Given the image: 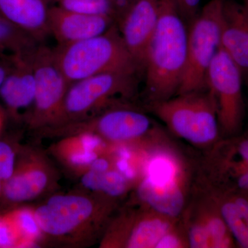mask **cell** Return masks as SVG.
Listing matches in <instances>:
<instances>
[{
	"label": "cell",
	"instance_id": "f1b7e54d",
	"mask_svg": "<svg viewBox=\"0 0 248 248\" xmlns=\"http://www.w3.org/2000/svg\"><path fill=\"white\" fill-rule=\"evenodd\" d=\"M114 10L115 21L128 6L138 0H110Z\"/></svg>",
	"mask_w": 248,
	"mask_h": 248
},
{
	"label": "cell",
	"instance_id": "7402d4cb",
	"mask_svg": "<svg viewBox=\"0 0 248 248\" xmlns=\"http://www.w3.org/2000/svg\"><path fill=\"white\" fill-rule=\"evenodd\" d=\"M39 44L22 29L0 17V55L27 53L33 50Z\"/></svg>",
	"mask_w": 248,
	"mask_h": 248
},
{
	"label": "cell",
	"instance_id": "603a6c76",
	"mask_svg": "<svg viewBox=\"0 0 248 248\" xmlns=\"http://www.w3.org/2000/svg\"><path fill=\"white\" fill-rule=\"evenodd\" d=\"M20 236V247L31 246L40 238L41 231L35 213L29 209H20L9 214Z\"/></svg>",
	"mask_w": 248,
	"mask_h": 248
},
{
	"label": "cell",
	"instance_id": "7c38bea8",
	"mask_svg": "<svg viewBox=\"0 0 248 248\" xmlns=\"http://www.w3.org/2000/svg\"><path fill=\"white\" fill-rule=\"evenodd\" d=\"M97 207L82 195H57L35 211L41 231L51 236H61L79 231L93 219Z\"/></svg>",
	"mask_w": 248,
	"mask_h": 248
},
{
	"label": "cell",
	"instance_id": "4316f807",
	"mask_svg": "<svg viewBox=\"0 0 248 248\" xmlns=\"http://www.w3.org/2000/svg\"><path fill=\"white\" fill-rule=\"evenodd\" d=\"M15 154L7 143L0 141V179L7 181L14 174Z\"/></svg>",
	"mask_w": 248,
	"mask_h": 248
},
{
	"label": "cell",
	"instance_id": "83f0119b",
	"mask_svg": "<svg viewBox=\"0 0 248 248\" xmlns=\"http://www.w3.org/2000/svg\"><path fill=\"white\" fill-rule=\"evenodd\" d=\"M184 22L190 23L199 13L202 0H173Z\"/></svg>",
	"mask_w": 248,
	"mask_h": 248
},
{
	"label": "cell",
	"instance_id": "e575fe53",
	"mask_svg": "<svg viewBox=\"0 0 248 248\" xmlns=\"http://www.w3.org/2000/svg\"><path fill=\"white\" fill-rule=\"evenodd\" d=\"M0 17H1V16H0ZM2 18H3V17H2Z\"/></svg>",
	"mask_w": 248,
	"mask_h": 248
},
{
	"label": "cell",
	"instance_id": "836d02e7",
	"mask_svg": "<svg viewBox=\"0 0 248 248\" xmlns=\"http://www.w3.org/2000/svg\"><path fill=\"white\" fill-rule=\"evenodd\" d=\"M245 9H246V8H245ZM246 11H247V12L248 13V10L246 9Z\"/></svg>",
	"mask_w": 248,
	"mask_h": 248
},
{
	"label": "cell",
	"instance_id": "1f68e13d",
	"mask_svg": "<svg viewBox=\"0 0 248 248\" xmlns=\"http://www.w3.org/2000/svg\"><path fill=\"white\" fill-rule=\"evenodd\" d=\"M3 123V119L2 116H1V114L0 113V129L1 128V125H2Z\"/></svg>",
	"mask_w": 248,
	"mask_h": 248
},
{
	"label": "cell",
	"instance_id": "9c48e42d",
	"mask_svg": "<svg viewBox=\"0 0 248 248\" xmlns=\"http://www.w3.org/2000/svg\"><path fill=\"white\" fill-rule=\"evenodd\" d=\"M59 128L95 134L114 145L143 144L161 131L144 112L116 105L86 120L60 125Z\"/></svg>",
	"mask_w": 248,
	"mask_h": 248
},
{
	"label": "cell",
	"instance_id": "7a4b0ae2",
	"mask_svg": "<svg viewBox=\"0 0 248 248\" xmlns=\"http://www.w3.org/2000/svg\"><path fill=\"white\" fill-rule=\"evenodd\" d=\"M173 0H159V16L145 61L148 104L177 94L187 55V29Z\"/></svg>",
	"mask_w": 248,
	"mask_h": 248
},
{
	"label": "cell",
	"instance_id": "d4e9b609",
	"mask_svg": "<svg viewBox=\"0 0 248 248\" xmlns=\"http://www.w3.org/2000/svg\"><path fill=\"white\" fill-rule=\"evenodd\" d=\"M20 236L10 215L0 217V247H20Z\"/></svg>",
	"mask_w": 248,
	"mask_h": 248
},
{
	"label": "cell",
	"instance_id": "ffe728a7",
	"mask_svg": "<svg viewBox=\"0 0 248 248\" xmlns=\"http://www.w3.org/2000/svg\"><path fill=\"white\" fill-rule=\"evenodd\" d=\"M203 159L217 164L248 166V128L239 135L221 138L215 146L204 152Z\"/></svg>",
	"mask_w": 248,
	"mask_h": 248
},
{
	"label": "cell",
	"instance_id": "52a82bcc",
	"mask_svg": "<svg viewBox=\"0 0 248 248\" xmlns=\"http://www.w3.org/2000/svg\"><path fill=\"white\" fill-rule=\"evenodd\" d=\"M243 81L239 67L221 47L207 71L206 87L216 105L221 138L243 131L246 114Z\"/></svg>",
	"mask_w": 248,
	"mask_h": 248
},
{
	"label": "cell",
	"instance_id": "6da1fadb",
	"mask_svg": "<svg viewBox=\"0 0 248 248\" xmlns=\"http://www.w3.org/2000/svg\"><path fill=\"white\" fill-rule=\"evenodd\" d=\"M162 133L143 146L141 177L138 182L139 202L174 218H180L193 185L192 169Z\"/></svg>",
	"mask_w": 248,
	"mask_h": 248
},
{
	"label": "cell",
	"instance_id": "ac0fdd59",
	"mask_svg": "<svg viewBox=\"0 0 248 248\" xmlns=\"http://www.w3.org/2000/svg\"><path fill=\"white\" fill-rule=\"evenodd\" d=\"M197 180L216 201L237 247L248 248V192L210 186Z\"/></svg>",
	"mask_w": 248,
	"mask_h": 248
},
{
	"label": "cell",
	"instance_id": "5bb4252c",
	"mask_svg": "<svg viewBox=\"0 0 248 248\" xmlns=\"http://www.w3.org/2000/svg\"><path fill=\"white\" fill-rule=\"evenodd\" d=\"M115 24L107 15L82 14L51 5L49 12L50 35L58 46H66L102 35Z\"/></svg>",
	"mask_w": 248,
	"mask_h": 248
},
{
	"label": "cell",
	"instance_id": "4dcf8cb0",
	"mask_svg": "<svg viewBox=\"0 0 248 248\" xmlns=\"http://www.w3.org/2000/svg\"><path fill=\"white\" fill-rule=\"evenodd\" d=\"M244 6L246 9L248 10V0H244Z\"/></svg>",
	"mask_w": 248,
	"mask_h": 248
},
{
	"label": "cell",
	"instance_id": "30bf717a",
	"mask_svg": "<svg viewBox=\"0 0 248 248\" xmlns=\"http://www.w3.org/2000/svg\"><path fill=\"white\" fill-rule=\"evenodd\" d=\"M36 91L30 120L37 127L56 126L69 84L59 68L53 49L39 44L33 53Z\"/></svg>",
	"mask_w": 248,
	"mask_h": 248
},
{
	"label": "cell",
	"instance_id": "2e32d148",
	"mask_svg": "<svg viewBox=\"0 0 248 248\" xmlns=\"http://www.w3.org/2000/svg\"><path fill=\"white\" fill-rule=\"evenodd\" d=\"M221 48L248 79V13L233 0L224 3Z\"/></svg>",
	"mask_w": 248,
	"mask_h": 248
},
{
	"label": "cell",
	"instance_id": "484cf974",
	"mask_svg": "<svg viewBox=\"0 0 248 248\" xmlns=\"http://www.w3.org/2000/svg\"><path fill=\"white\" fill-rule=\"evenodd\" d=\"M189 248L187 236L183 228L180 219L175 226L170 230L161 238L156 248Z\"/></svg>",
	"mask_w": 248,
	"mask_h": 248
},
{
	"label": "cell",
	"instance_id": "277c9868",
	"mask_svg": "<svg viewBox=\"0 0 248 248\" xmlns=\"http://www.w3.org/2000/svg\"><path fill=\"white\" fill-rule=\"evenodd\" d=\"M147 107L170 133L198 149L208 151L221 139L216 105L208 89L177 94Z\"/></svg>",
	"mask_w": 248,
	"mask_h": 248
},
{
	"label": "cell",
	"instance_id": "44dd1931",
	"mask_svg": "<svg viewBox=\"0 0 248 248\" xmlns=\"http://www.w3.org/2000/svg\"><path fill=\"white\" fill-rule=\"evenodd\" d=\"M87 188L102 192L110 197H120L126 194L132 186V181L116 167L106 171H86L81 179Z\"/></svg>",
	"mask_w": 248,
	"mask_h": 248
},
{
	"label": "cell",
	"instance_id": "d6a6232c",
	"mask_svg": "<svg viewBox=\"0 0 248 248\" xmlns=\"http://www.w3.org/2000/svg\"><path fill=\"white\" fill-rule=\"evenodd\" d=\"M1 190V180L0 179V191Z\"/></svg>",
	"mask_w": 248,
	"mask_h": 248
},
{
	"label": "cell",
	"instance_id": "8992f818",
	"mask_svg": "<svg viewBox=\"0 0 248 248\" xmlns=\"http://www.w3.org/2000/svg\"><path fill=\"white\" fill-rule=\"evenodd\" d=\"M138 75L108 73L80 80L67 91L61 118L56 126L86 120L91 112L112 107L115 97L135 94Z\"/></svg>",
	"mask_w": 248,
	"mask_h": 248
},
{
	"label": "cell",
	"instance_id": "9a60e30c",
	"mask_svg": "<svg viewBox=\"0 0 248 248\" xmlns=\"http://www.w3.org/2000/svg\"><path fill=\"white\" fill-rule=\"evenodd\" d=\"M35 48L10 56L11 66L0 89V97L14 113L33 105L36 91L33 66Z\"/></svg>",
	"mask_w": 248,
	"mask_h": 248
},
{
	"label": "cell",
	"instance_id": "d6986e66",
	"mask_svg": "<svg viewBox=\"0 0 248 248\" xmlns=\"http://www.w3.org/2000/svg\"><path fill=\"white\" fill-rule=\"evenodd\" d=\"M48 184L49 174L44 164L31 161L6 181L4 194L12 202H25L41 195Z\"/></svg>",
	"mask_w": 248,
	"mask_h": 248
},
{
	"label": "cell",
	"instance_id": "8fae6325",
	"mask_svg": "<svg viewBox=\"0 0 248 248\" xmlns=\"http://www.w3.org/2000/svg\"><path fill=\"white\" fill-rule=\"evenodd\" d=\"M179 219L140 203L138 210L125 214L115 222L108 234V245L110 247L156 248L161 238Z\"/></svg>",
	"mask_w": 248,
	"mask_h": 248
},
{
	"label": "cell",
	"instance_id": "4fadbf2b",
	"mask_svg": "<svg viewBox=\"0 0 248 248\" xmlns=\"http://www.w3.org/2000/svg\"><path fill=\"white\" fill-rule=\"evenodd\" d=\"M159 16V0H138L115 21L124 45L143 73Z\"/></svg>",
	"mask_w": 248,
	"mask_h": 248
},
{
	"label": "cell",
	"instance_id": "cb8c5ba5",
	"mask_svg": "<svg viewBox=\"0 0 248 248\" xmlns=\"http://www.w3.org/2000/svg\"><path fill=\"white\" fill-rule=\"evenodd\" d=\"M50 4L62 9L82 14L107 15L114 17L110 0H50Z\"/></svg>",
	"mask_w": 248,
	"mask_h": 248
},
{
	"label": "cell",
	"instance_id": "e0dca14e",
	"mask_svg": "<svg viewBox=\"0 0 248 248\" xmlns=\"http://www.w3.org/2000/svg\"><path fill=\"white\" fill-rule=\"evenodd\" d=\"M50 0H0V16L37 42L50 35Z\"/></svg>",
	"mask_w": 248,
	"mask_h": 248
},
{
	"label": "cell",
	"instance_id": "3957f363",
	"mask_svg": "<svg viewBox=\"0 0 248 248\" xmlns=\"http://www.w3.org/2000/svg\"><path fill=\"white\" fill-rule=\"evenodd\" d=\"M53 53L69 85L104 73L139 76L143 73L124 45L116 24L102 35L71 45L57 46Z\"/></svg>",
	"mask_w": 248,
	"mask_h": 248
},
{
	"label": "cell",
	"instance_id": "ba28073f",
	"mask_svg": "<svg viewBox=\"0 0 248 248\" xmlns=\"http://www.w3.org/2000/svg\"><path fill=\"white\" fill-rule=\"evenodd\" d=\"M179 219L189 248H237L216 201L196 177Z\"/></svg>",
	"mask_w": 248,
	"mask_h": 248
},
{
	"label": "cell",
	"instance_id": "5b68a950",
	"mask_svg": "<svg viewBox=\"0 0 248 248\" xmlns=\"http://www.w3.org/2000/svg\"><path fill=\"white\" fill-rule=\"evenodd\" d=\"M225 1L210 0L189 23L187 63L177 94L207 89V71L221 47Z\"/></svg>",
	"mask_w": 248,
	"mask_h": 248
},
{
	"label": "cell",
	"instance_id": "f546056e",
	"mask_svg": "<svg viewBox=\"0 0 248 248\" xmlns=\"http://www.w3.org/2000/svg\"><path fill=\"white\" fill-rule=\"evenodd\" d=\"M11 66V60H10V56H3L0 55V89H1V86Z\"/></svg>",
	"mask_w": 248,
	"mask_h": 248
}]
</instances>
